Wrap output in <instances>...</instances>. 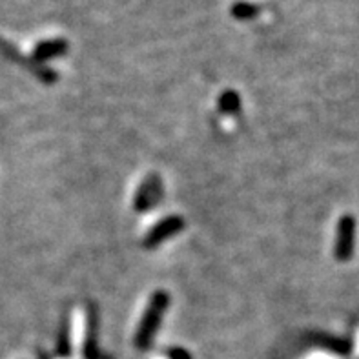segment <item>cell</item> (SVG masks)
<instances>
[{
    "label": "cell",
    "mask_w": 359,
    "mask_h": 359,
    "mask_svg": "<svg viewBox=\"0 0 359 359\" xmlns=\"http://www.w3.org/2000/svg\"><path fill=\"white\" fill-rule=\"evenodd\" d=\"M168 305H170V296L166 292H155L151 296L148 307H146V312L142 316L141 323H139V330H137L135 343L139 349H146L150 347L151 339L155 336L157 328L161 325L162 318H164V312H166Z\"/></svg>",
    "instance_id": "1"
},
{
    "label": "cell",
    "mask_w": 359,
    "mask_h": 359,
    "mask_svg": "<svg viewBox=\"0 0 359 359\" xmlns=\"http://www.w3.org/2000/svg\"><path fill=\"white\" fill-rule=\"evenodd\" d=\"M356 248V219L352 215H343L338 223V232H336V246H334V255L339 263H347L352 259Z\"/></svg>",
    "instance_id": "2"
},
{
    "label": "cell",
    "mask_w": 359,
    "mask_h": 359,
    "mask_svg": "<svg viewBox=\"0 0 359 359\" xmlns=\"http://www.w3.org/2000/svg\"><path fill=\"white\" fill-rule=\"evenodd\" d=\"M182 228H184V219H182L181 215L164 217L146 234L144 241H142V246H144V248H155V246H159L161 243H164L168 237L177 235Z\"/></svg>",
    "instance_id": "3"
},
{
    "label": "cell",
    "mask_w": 359,
    "mask_h": 359,
    "mask_svg": "<svg viewBox=\"0 0 359 359\" xmlns=\"http://www.w3.org/2000/svg\"><path fill=\"white\" fill-rule=\"evenodd\" d=\"M161 193H162L161 177H159V175H150V177H146L135 193V201H133V208H135V212L144 214V212H148L150 208H153V206L159 203Z\"/></svg>",
    "instance_id": "4"
},
{
    "label": "cell",
    "mask_w": 359,
    "mask_h": 359,
    "mask_svg": "<svg viewBox=\"0 0 359 359\" xmlns=\"http://www.w3.org/2000/svg\"><path fill=\"white\" fill-rule=\"evenodd\" d=\"M68 42L64 39H50V41L39 42L33 50V61L35 63H46L55 57H63L68 53Z\"/></svg>",
    "instance_id": "5"
},
{
    "label": "cell",
    "mask_w": 359,
    "mask_h": 359,
    "mask_svg": "<svg viewBox=\"0 0 359 359\" xmlns=\"http://www.w3.org/2000/svg\"><path fill=\"white\" fill-rule=\"evenodd\" d=\"M230 15L237 21H252V19L261 15V8L254 2H248V0H237L230 8Z\"/></svg>",
    "instance_id": "6"
},
{
    "label": "cell",
    "mask_w": 359,
    "mask_h": 359,
    "mask_svg": "<svg viewBox=\"0 0 359 359\" xmlns=\"http://www.w3.org/2000/svg\"><path fill=\"white\" fill-rule=\"evenodd\" d=\"M219 108L223 113H228V115H234L237 113L241 109V97L237 91L234 89H226L223 91V95L219 97Z\"/></svg>",
    "instance_id": "7"
},
{
    "label": "cell",
    "mask_w": 359,
    "mask_h": 359,
    "mask_svg": "<svg viewBox=\"0 0 359 359\" xmlns=\"http://www.w3.org/2000/svg\"><path fill=\"white\" fill-rule=\"evenodd\" d=\"M168 356H170V359H192L186 350L182 349H172L168 352Z\"/></svg>",
    "instance_id": "8"
}]
</instances>
